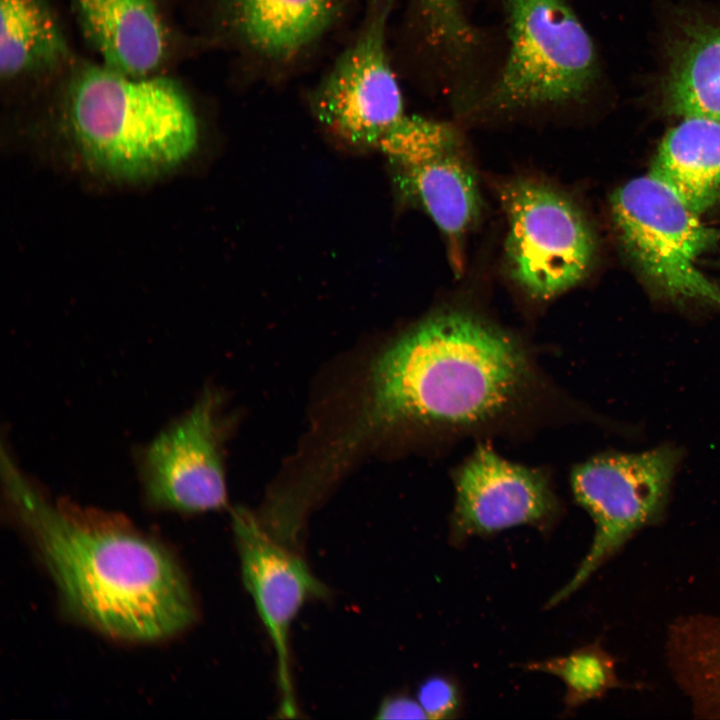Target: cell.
Instances as JSON below:
<instances>
[{
    "label": "cell",
    "instance_id": "obj_22",
    "mask_svg": "<svg viewBox=\"0 0 720 720\" xmlns=\"http://www.w3.org/2000/svg\"><path fill=\"white\" fill-rule=\"evenodd\" d=\"M378 719H427L418 700L396 695L386 698L378 708Z\"/></svg>",
    "mask_w": 720,
    "mask_h": 720
},
{
    "label": "cell",
    "instance_id": "obj_15",
    "mask_svg": "<svg viewBox=\"0 0 720 720\" xmlns=\"http://www.w3.org/2000/svg\"><path fill=\"white\" fill-rule=\"evenodd\" d=\"M650 174L695 213L720 200V120L684 117L663 138Z\"/></svg>",
    "mask_w": 720,
    "mask_h": 720
},
{
    "label": "cell",
    "instance_id": "obj_17",
    "mask_svg": "<svg viewBox=\"0 0 720 720\" xmlns=\"http://www.w3.org/2000/svg\"><path fill=\"white\" fill-rule=\"evenodd\" d=\"M2 80L44 75L62 68L70 49L47 0H0Z\"/></svg>",
    "mask_w": 720,
    "mask_h": 720
},
{
    "label": "cell",
    "instance_id": "obj_11",
    "mask_svg": "<svg viewBox=\"0 0 720 720\" xmlns=\"http://www.w3.org/2000/svg\"><path fill=\"white\" fill-rule=\"evenodd\" d=\"M232 525L244 586L276 652L280 712L295 717L298 709L290 671V628L308 600L326 597L329 591L298 551L276 540L257 515L238 508L232 513Z\"/></svg>",
    "mask_w": 720,
    "mask_h": 720
},
{
    "label": "cell",
    "instance_id": "obj_20",
    "mask_svg": "<svg viewBox=\"0 0 720 720\" xmlns=\"http://www.w3.org/2000/svg\"><path fill=\"white\" fill-rule=\"evenodd\" d=\"M417 700L427 719L454 717L460 707V694L456 683L442 675L425 679L418 688Z\"/></svg>",
    "mask_w": 720,
    "mask_h": 720
},
{
    "label": "cell",
    "instance_id": "obj_21",
    "mask_svg": "<svg viewBox=\"0 0 720 720\" xmlns=\"http://www.w3.org/2000/svg\"><path fill=\"white\" fill-rule=\"evenodd\" d=\"M700 660L708 690L720 707V616H713L706 626Z\"/></svg>",
    "mask_w": 720,
    "mask_h": 720
},
{
    "label": "cell",
    "instance_id": "obj_1",
    "mask_svg": "<svg viewBox=\"0 0 720 720\" xmlns=\"http://www.w3.org/2000/svg\"><path fill=\"white\" fill-rule=\"evenodd\" d=\"M5 497L66 610L110 638L153 642L196 619L174 555L118 513L45 497L2 452Z\"/></svg>",
    "mask_w": 720,
    "mask_h": 720
},
{
    "label": "cell",
    "instance_id": "obj_19",
    "mask_svg": "<svg viewBox=\"0 0 720 720\" xmlns=\"http://www.w3.org/2000/svg\"><path fill=\"white\" fill-rule=\"evenodd\" d=\"M410 8L415 28L432 46L456 50L475 36L463 13L461 0H411Z\"/></svg>",
    "mask_w": 720,
    "mask_h": 720
},
{
    "label": "cell",
    "instance_id": "obj_16",
    "mask_svg": "<svg viewBox=\"0 0 720 720\" xmlns=\"http://www.w3.org/2000/svg\"><path fill=\"white\" fill-rule=\"evenodd\" d=\"M661 90L667 112L720 120V23H690L676 38Z\"/></svg>",
    "mask_w": 720,
    "mask_h": 720
},
{
    "label": "cell",
    "instance_id": "obj_12",
    "mask_svg": "<svg viewBox=\"0 0 720 720\" xmlns=\"http://www.w3.org/2000/svg\"><path fill=\"white\" fill-rule=\"evenodd\" d=\"M452 537L462 541L549 520L557 503L545 475L480 445L454 477Z\"/></svg>",
    "mask_w": 720,
    "mask_h": 720
},
{
    "label": "cell",
    "instance_id": "obj_13",
    "mask_svg": "<svg viewBox=\"0 0 720 720\" xmlns=\"http://www.w3.org/2000/svg\"><path fill=\"white\" fill-rule=\"evenodd\" d=\"M88 44L113 71L144 77L166 58L167 32L155 0H71Z\"/></svg>",
    "mask_w": 720,
    "mask_h": 720
},
{
    "label": "cell",
    "instance_id": "obj_6",
    "mask_svg": "<svg viewBox=\"0 0 720 720\" xmlns=\"http://www.w3.org/2000/svg\"><path fill=\"white\" fill-rule=\"evenodd\" d=\"M508 53L483 106L509 111L576 101L597 76L593 42L566 0H505Z\"/></svg>",
    "mask_w": 720,
    "mask_h": 720
},
{
    "label": "cell",
    "instance_id": "obj_10",
    "mask_svg": "<svg viewBox=\"0 0 720 720\" xmlns=\"http://www.w3.org/2000/svg\"><path fill=\"white\" fill-rule=\"evenodd\" d=\"M219 432L218 399L207 391L140 452L139 476L151 505L195 513L226 504Z\"/></svg>",
    "mask_w": 720,
    "mask_h": 720
},
{
    "label": "cell",
    "instance_id": "obj_3",
    "mask_svg": "<svg viewBox=\"0 0 720 720\" xmlns=\"http://www.w3.org/2000/svg\"><path fill=\"white\" fill-rule=\"evenodd\" d=\"M66 114L81 154L123 179L161 174L186 160L199 139L188 96L160 76L133 77L84 65L67 89Z\"/></svg>",
    "mask_w": 720,
    "mask_h": 720
},
{
    "label": "cell",
    "instance_id": "obj_9",
    "mask_svg": "<svg viewBox=\"0 0 720 720\" xmlns=\"http://www.w3.org/2000/svg\"><path fill=\"white\" fill-rule=\"evenodd\" d=\"M507 220L505 258L511 278L529 296L552 299L588 273L595 252L578 206L542 182L515 178L498 186Z\"/></svg>",
    "mask_w": 720,
    "mask_h": 720
},
{
    "label": "cell",
    "instance_id": "obj_18",
    "mask_svg": "<svg viewBox=\"0 0 720 720\" xmlns=\"http://www.w3.org/2000/svg\"><path fill=\"white\" fill-rule=\"evenodd\" d=\"M527 669L556 675L565 684V705L573 709L599 696L613 681L611 663L599 649L585 647L569 655L532 662Z\"/></svg>",
    "mask_w": 720,
    "mask_h": 720
},
{
    "label": "cell",
    "instance_id": "obj_14",
    "mask_svg": "<svg viewBox=\"0 0 720 720\" xmlns=\"http://www.w3.org/2000/svg\"><path fill=\"white\" fill-rule=\"evenodd\" d=\"M395 166L402 194L422 208L451 243L462 241L479 218L481 196L460 145Z\"/></svg>",
    "mask_w": 720,
    "mask_h": 720
},
{
    "label": "cell",
    "instance_id": "obj_7",
    "mask_svg": "<svg viewBox=\"0 0 720 720\" xmlns=\"http://www.w3.org/2000/svg\"><path fill=\"white\" fill-rule=\"evenodd\" d=\"M610 204L625 251L654 293L720 310V287L697 266L718 236L699 214L651 174L618 188Z\"/></svg>",
    "mask_w": 720,
    "mask_h": 720
},
{
    "label": "cell",
    "instance_id": "obj_4",
    "mask_svg": "<svg viewBox=\"0 0 720 720\" xmlns=\"http://www.w3.org/2000/svg\"><path fill=\"white\" fill-rule=\"evenodd\" d=\"M396 1H367L348 39L305 93L319 125L352 146L380 149L417 118L406 112L390 46Z\"/></svg>",
    "mask_w": 720,
    "mask_h": 720
},
{
    "label": "cell",
    "instance_id": "obj_5",
    "mask_svg": "<svg viewBox=\"0 0 720 720\" xmlns=\"http://www.w3.org/2000/svg\"><path fill=\"white\" fill-rule=\"evenodd\" d=\"M368 0H212L213 40L248 87H280L308 71L356 25Z\"/></svg>",
    "mask_w": 720,
    "mask_h": 720
},
{
    "label": "cell",
    "instance_id": "obj_8",
    "mask_svg": "<svg viewBox=\"0 0 720 720\" xmlns=\"http://www.w3.org/2000/svg\"><path fill=\"white\" fill-rule=\"evenodd\" d=\"M682 458V450L667 443L638 453H603L573 468V495L596 530L577 572L548 606L569 597L636 531L660 517Z\"/></svg>",
    "mask_w": 720,
    "mask_h": 720
},
{
    "label": "cell",
    "instance_id": "obj_2",
    "mask_svg": "<svg viewBox=\"0 0 720 720\" xmlns=\"http://www.w3.org/2000/svg\"><path fill=\"white\" fill-rule=\"evenodd\" d=\"M517 338L471 312L433 313L375 361L360 427H481L509 413L533 384Z\"/></svg>",
    "mask_w": 720,
    "mask_h": 720
}]
</instances>
